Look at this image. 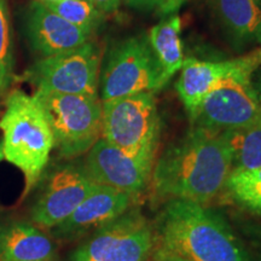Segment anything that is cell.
<instances>
[{"instance_id":"22","label":"cell","mask_w":261,"mask_h":261,"mask_svg":"<svg viewBox=\"0 0 261 261\" xmlns=\"http://www.w3.org/2000/svg\"><path fill=\"white\" fill-rule=\"evenodd\" d=\"M130 8L140 11H154L161 16L174 14L187 0H125Z\"/></svg>"},{"instance_id":"29","label":"cell","mask_w":261,"mask_h":261,"mask_svg":"<svg viewBox=\"0 0 261 261\" xmlns=\"http://www.w3.org/2000/svg\"><path fill=\"white\" fill-rule=\"evenodd\" d=\"M39 2H42V3H55V2H60V0H39Z\"/></svg>"},{"instance_id":"6","label":"cell","mask_w":261,"mask_h":261,"mask_svg":"<svg viewBox=\"0 0 261 261\" xmlns=\"http://www.w3.org/2000/svg\"><path fill=\"white\" fill-rule=\"evenodd\" d=\"M161 121L154 93L102 100V138L132 155L156 159Z\"/></svg>"},{"instance_id":"19","label":"cell","mask_w":261,"mask_h":261,"mask_svg":"<svg viewBox=\"0 0 261 261\" xmlns=\"http://www.w3.org/2000/svg\"><path fill=\"white\" fill-rule=\"evenodd\" d=\"M224 190L242 210L261 217V166L252 169H231Z\"/></svg>"},{"instance_id":"4","label":"cell","mask_w":261,"mask_h":261,"mask_svg":"<svg viewBox=\"0 0 261 261\" xmlns=\"http://www.w3.org/2000/svg\"><path fill=\"white\" fill-rule=\"evenodd\" d=\"M261 65V47L247 54L240 69L212 90L192 116L195 126L225 132L261 121V103L252 76Z\"/></svg>"},{"instance_id":"28","label":"cell","mask_w":261,"mask_h":261,"mask_svg":"<svg viewBox=\"0 0 261 261\" xmlns=\"http://www.w3.org/2000/svg\"><path fill=\"white\" fill-rule=\"evenodd\" d=\"M4 159V151H3V142H0V161Z\"/></svg>"},{"instance_id":"26","label":"cell","mask_w":261,"mask_h":261,"mask_svg":"<svg viewBox=\"0 0 261 261\" xmlns=\"http://www.w3.org/2000/svg\"><path fill=\"white\" fill-rule=\"evenodd\" d=\"M255 39H256V41L259 42V44L261 45V24H260L259 29H257V33H256V37H255Z\"/></svg>"},{"instance_id":"8","label":"cell","mask_w":261,"mask_h":261,"mask_svg":"<svg viewBox=\"0 0 261 261\" xmlns=\"http://www.w3.org/2000/svg\"><path fill=\"white\" fill-rule=\"evenodd\" d=\"M102 50L87 41L80 47L42 57L28 68L23 79L37 91L98 96Z\"/></svg>"},{"instance_id":"13","label":"cell","mask_w":261,"mask_h":261,"mask_svg":"<svg viewBox=\"0 0 261 261\" xmlns=\"http://www.w3.org/2000/svg\"><path fill=\"white\" fill-rule=\"evenodd\" d=\"M135 197L116 189L96 184L69 218L54 228L60 238H75L104 226L129 210Z\"/></svg>"},{"instance_id":"25","label":"cell","mask_w":261,"mask_h":261,"mask_svg":"<svg viewBox=\"0 0 261 261\" xmlns=\"http://www.w3.org/2000/svg\"><path fill=\"white\" fill-rule=\"evenodd\" d=\"M102 14H112L120 8L123 0H87Z\"/></svg>"},{"instance_id":"3","label":"cell","mask_w":261,"mask_h":261,"mask_svg":"<svg viewBox=\"0 0 261 261\" xmlns=\"http://www.w3.org/2000/svg\"><path fill=\"white\" fill-rule=\"evenodd\" d=\"M0 129L4 136V159L22 172L23 196H27L44 173L55 148L51 127L35 98L16 89L6 98Z\"/></svg>"},{"instance_id":"14","label":"cell","mask_w":261,"mask_h":261,"mask_svg":"<svg viewBox=\"0 0 261 261\" xmlns=\"http://www.w3.org/2000/svg\"><path fill=\"white\" fill-rule=\"evenodd\" d=\"M246 60L247 55L227 61H198L194 58L184 61L177 91L191 119L204 97L221 81L240 69Z\"/></svg>"},{"instance_id":"16","label":"cell","mask_w":261,"mask_h":261,"mask_svg":"<svg viewBox=\"0 0 261 261\" xmlns=\"http://www.w3.org/2000/svg\"><path fill=\"white\" fill-rule=\"evenodd\" d=\"M217 12L236 46L255 39L261 24V0H215Z\"/></svg>"},{"instance_id":"24","label":"cell","mask_w":261,"mask_h":261,"mask_svg":"<svg viewBox=\"0 0 261 261\" xmlns=\"http://www.w3.org/2000/svg\"><path fill=\"white\" fill-rule=\"evenodd\" d=\"M149 261H190L184 257L177 255V254L169 252V250L165 249V248L156 244L154 252H152L151 256H150Z\"/></svg>"},{"instance_id":"9","label":"cell","mask_w":261,"mask_h":261,"mask_svg":"<svg viewBox=\"0 0 261 261\" xmlns=\"http://www.w3.org/2000/svg\"><path fill=\"white\" fill-rule=\"evenodd\" d=\"M155 246L154 227L138 211H127L93 231L71 261H149Z\"/></svg>"},{"instance_id":"2","label":"cell","mask_w":261,"mask_h":261,"mask_svg":"<svg viewBox=\"0 0 261 261\" xmlns=\"http://www.w3.org/2000/svg\"><path fill=\"white\" fill-rule=\"evenodd\" d=\"M156 244L190 261H253L219 212L188 200H169L156 224Z\"/></svg>"},{"instance_id":"21","label":"cell","mask_w":261,"mask_h":261,"mask_svg":"<svg viewBox=\"0 0 261 261\" xmlns=\"http://www.w3.org/2000/svg\"><path fill=\"white\" fill-rule=\"evenodd\" d=\"M14 79V48L6 0H0V94Z\"/></svg>"},{"instance_id":"1","label":"cell","mask_w":261,"mask_h":261,"mask_svg":"<svg viewBox=\"0 0 261 261\" xmlns=\"http://www.w3.org/2000/svg\"><path fill=\"white\" fill-rule=\"evenodd\" d=\"M231 169L223 132L195 126L155 161L152 194L160 200L205 204L224 190Z\"/></svg>"},{"instance_id":"23","label":"cell","mask_w":261,"mask_h":261,"mask_svg":"<svg viewBox=\"0 0 261 261\" xmlns=\"http://www.w3.org/2000/svg\"><path fill=\"white\" fill-rule=\"evenodd\" d=\"M243 232L249 241L253 261H261V225L247 224L243 226Z\"/></svg>"},{"instance_id":"18","label":"cell","mask_w":261,"mask_h":261,"mask_svg":"<svg viewBox=\"0 0 261 261\" xmlns=\"http://www.w3.org/2000/svg\"><path fill=\"white\" fill-rule=\"evenodd\" d=\"M230 150L232 169H252L261 166V121L243 128L223 132Z\"/></svg>"},{"instance_id":"5","label":"cell","mask_w":261,"mask_h":261,"mask_svg":"<svg viewBox=\"0 0 261 261\" xmlns=\"http://www.w3.org/2000/svg\"><path fill=\"white\" fill-rule=\"evenodd\" d=\"M33 97L46 116L62 158L86 154L102 137V102L98 96L35 91Z\"/></svg>"},{"instance_id":"11","label":"cell","mask_w":261,"mask_h":261,"mask_svg":"<svg viewBox=\"0 0 261 261\" xmlns=\"http://www.w3.org/2000/svg\"><path fill=\"white\" fill-rule=\"evenodd\" d=\"M96 182L83 167L65 166L48 178L32 210V219L42 228H55L69 218Z\"/></svg>"},{"instance_id":"17","label":"cell","mask_w":261,"mask_h":261,"mask_svg":"<svg viewBox=\"0 0 261 261\" xmlns=\"http://www.w3.org/2000/svg\"><path fill=\"white\" fill-rule=\"evenodd\" d=\"M148 39L163 74L171 80L173 75L181 69L185 61L181 44V18L173 15L162 19L150 29Z\"/></svg>"},{"instance_id":"27","label":"cell","mask_w":261,"mask_h":261,"mask_svg":"<svg viewBox=\"0 0 261 261\" xmlns=\"http://www.w3.org/2000/svg\"><path fill=\"white\" fill-rule=\"evenodd\" d=\"M256 91H257V96H259V99H260V103H261V80L259 85H257V87H255Z\"/></svg>"},{"instance_id":"20","label":"cell","mask_w":261,"mask_h":261,"mask_svg":"<svg viewBox=\"0 0 261 261\" xmlns=\"http://www.w3.org/2000/svg\"><path fill=\"white\" fill-rule=\"evenodd\" d=\"M44 4L55 14L90 35L96 32L104 21V14L87 0H60Z\"/></svg>"},{"instance_id":"12","label":"cell","mask_w":261,"mask_h":261,"mask_svg":"<svg viewBox=\"0 0 261 261\" xmlns=\"http://www.w3.org/2000/svg\"><path fill=\"white\" fill-rule=\"evenodd\" d=\"M25 33L33 50L50 57L80 47L91 35L51 11L44 3H31L25 15Z\"/></svg>"},{"instance_id":"15","label":"cell","mask_w":261,"mask_h":261,"mask_svg":"<svg viewBox=\"0 0 261 261\" xmlns=\"http://www.w3.org/2000/svg\"><path fill=\"white\" fill-rule=\"evenodd\" d=\"M54 254V243L35 225L0 224V261H48Z\"/></svg>"},{"instance_id":"10","label":"cell","mask_w":261,"mask_h":261,"mask_svg":"<svg viewBox=\"0 0 261 261\" xmlns=\"http://www.w3.org/2000/svg\"><path fill=\"white\" fill-rule=\"evenodd\" d=\"M154 165L155 159L129 154L100 137L87 152L84 169L96 184L136 197L151 180Z\"/></svg>"},{"instance_id":"7","label":"cell","mask_w":261,"mask_h":261,"mask_svg":"<svg viewBox=\"0 0 261 261\" xmlns=\"http://www.w3.org/2000/svg\"><path fill=\"white\" fill-rule=\"evenodd\" d=\"M168 81L150 46L148 35H135L117 42L107 54L99 74L100 99L155 93Z\"/></svg>"}]
</instances>
